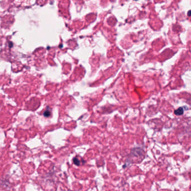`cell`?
Listing matches in <instances>:
<instances>
[{"instance_id":"1","label":"cell","mask_w":191,"mask_h":191,"mask_svg":"<svg viewBox=\"0 0 191 191\" xmlns=\"http://www.w3.org/2000/svg\"><path fill=\"white\" fill-rule=\"evenodd\" d=\"M184 112V110L182 107H179L178 109H177V110L174 111V114L176 115H178V116H180V115H182Z\"/></svg>"},{"instance_id":"2","label":"cell","mask_w":191,"mask_h":191,"mask_svg":"<svg viewBox=\"0 0 191 191\" xmlns=\"http://www.w3.org/2000/svg\"><path fill=\"white\" fill-rule=\"evenodd\" d=\"M50 115V112L49 111H48V110L45 111L44 112V116L46 117H48Z\"/></svg>"},{"instance_id":"3","label":"cell","mask_w":191,"mask_h":191,"mask_svg":"<svg viewBox=\"0 0 191 191\" xmlns=\"http://www.w3.org/2000/svg\"><path fill=\"white\" fill-rule=\"evenodd\" d=\"M73 163H75V164L77 165H79L80 164V161L79 160V159L77 158H74L73 159Z\"/></svg>"},{"instance_id":"4","label":"cell","mask_w":191,"mask_h":191,"mask_svg":"<svg viewBox=\"0 0 191 191\" xmlns=\"http://www.w3.org/2000/svg\"><path fill=\"white\" fill-rule=\"evenodd\" d=\"M188 16H190V11H189V12H188Z\"/></svg>"}]
</instances>
